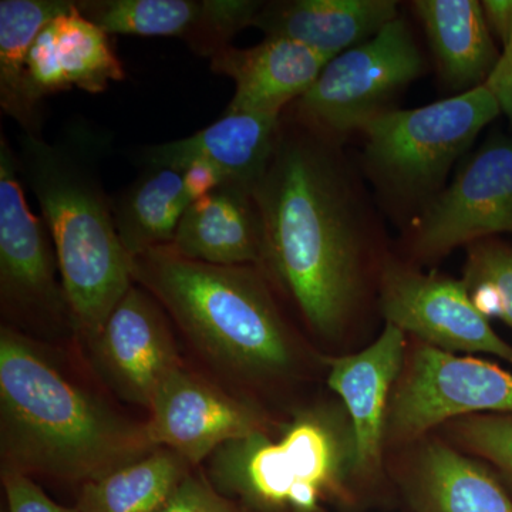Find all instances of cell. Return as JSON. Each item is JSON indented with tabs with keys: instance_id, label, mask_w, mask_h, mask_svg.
Listing matches in <instances>:
<instances>
[{
	"instance_id": "30bf717a",
	"label": "cell",
	"mask_w": 512,
	"mask_h": 512,
	"mask_svg": "<svg viewBox=\"0 0 512 512\" xmlns=\"http://www.w3.org/2000/svg\"><path fill=\"white\" fill-rule=\"evenodd\" d=\"M504 232H512V138L497 136L430 201L417 224L413 254L437 261Z\"/></svg>"
},
{
	"instance_id": "ac0fdd59",
	"label": "cell",
	"mask_w": 512,
	"mask_h": 512,
	"mask_svg": "<svg viewBox=\"0 0 512 512\" xmlns=\"http://www.w3.org/2000/svg\"><path fill=\"white\" fill-rule=\"evenodd\" d=\"M210 60L212 72L235 84L225 113L266 116H282L311 89L330 62L301 43L271 36L247 49L229 46Z\"/></svg>"
},
{
	"instance_id": "3957f363",
	"label": "cell",
	"mask_w": 512,
	"mask_h": 512,
	"mask_svg": "<svg viewBox=\"0 0 512 512\" xmlns=\"http://www.w3.org/2000/svg\"><path fill=\"white\" fill-rule=\"evenodd\" d=\"M131 274L192 348L225 376L254 387L301 376V340L258 266L204 264L165 245L133 258Z\"/></svg>"
},
{
	"instance_id": "5b68a950",
	"label": "cell",
	"mask_w": 512,
	"mask_h": 512,
	"mask_svg": "<svg viewBox=\"0 0 512 512\" xmlns=\"http://www.w3.org/2000/svg\"><path fill=\"white\" fill-rule=\"evenodd\" d=\"M356 476L352 424L340 403L299 410L274 440L258 433L210 457L208 478L251 512H320Z\"/></svg>"
},
{
	"instance_id": "f546056e",
	"label": "cell",
	"mask_w": 512,
	"mask_h": 512,
	"mask_svg": "<svg viewBox=\"0 0 512 512\" xmlns=\"http://www.w3.org/2000/svg\"><path fill=\"white\" fill-rule=\"evenodd\" d=\"M184 187L190 195L191 201L207 197L212 191L224 185V177L217 167L207 161H192L181 171Z\"/></svg>"
},
{
	"instance_id": "1f68e13d",
	"label": "cell",
	"mask_w": 512,
	"mask_h": 512,
	"mask_svg": "<svg viewBox=\"0 0 512 512\" xmlns=\"http://www.w3.org/2000/svg\"><path fill=\"white\" fill-rule=\"evenodd\" d=\"M488 82L493 86L501 113H504L512 124V43L501 52L500 62Z\"/></svg>"
},
{
	"instance_id": "8fae6325",
	"label": "cell",
	"mask_w": 512,
	"mask_h": 512,
	"mask_svg": "<svg viewBox=\"0 0 512 512\" xmlns=\"http://www.w3.org/2000/svg\"><path fill=\"white\" fill-rule=\"evenodd\" d=\"M148 413L154 446L170 448L192 467L231 441L272 433L271 417L258 404L227 392L185 363L165 377Z\"/></svg>"
},
{
	"instance_id": "d4e9b609",
	"label": "cell",
	"mask_w": 512,
	"mask_h": 512,
	"mask_svg": "<svg viewBox=\"0 0 512 512\" xmlns=\"http://www.w3.org/2000/svg\"><path fill=\"white\" fill-rule=\"evenodd\" d=\"M192 466L170 448L157 447L133 463L80 485V512H161Z\"/></svg>"
},
{
	"instance_id": "83f0119b",
	"label": "cell",
	"mask_w": 512,
	"mask_h": 512,
	"mask_svg": "<svg viewBox=\"0 0 512 512\" xmlns=\"http://www.w3.org/2000/svg\"><path fill=\"white\" fill-rule=\"evenodd\" d=\"M161 512H251L220 493L210 478L191 471Z\"/></svg>"
},
{
	"instance_id": "603a6c76",
	"label": "cell",
	"mask_w": 512,
	"mask_h": 512,
	"mask_svg": "<svg viewBox=\"0 0 512 512\" xmlns=\"http://www.w3.org/2000/svg\"><path fill=\"white\" fill-rule=\"evenodd\" d=\"M73 0H2L0 2V107L23 134L43 137V114L28 87L30 47L50 20Z\"/></svg>"
},
{
	"instance_id": "8992f818",
	"label": "cell",
	"mask_w": 512,
	"mask_h": 512,
	"mask_svg": "<svg viewBox=\"0 0 512 512\" xmlns=\"http://www.w3.org/2000/svg\"><path fill=\"white\" fill-rule=\"evenodd\" d=\"M501 114L490 82L413 110H389L362 128L365 158L384 190L406 200L436 197L451 165Z\"/></svg>"
},
{
	"instance_id": "277c9868",
	"label": "cell",
	"mask_w": 512,
	"mask_h": 512,
	"mask_svg": "<svg viewBox=\"0 0 512 512\" xmlns=\"http://www.w3.org/2000/svg\"><path fill=\"white\" fill-rule=\"evenodd\" d=\"M104 146L92 130L74 128L55 143L23 134L18 153L22 183L39 202L55 244L74 333L87 346L134 284L133 259L101 183Z\"/></svg>"
},
{
	"instance_id": "ba28073f",
	"label": "cell",
	"mask_w": 512,
	"mask_h": 512,
	"mask_svg": "<svg viewBox=\"0 0 512 512\" xmlns=\"http://www.w3.org/2000/svg\"><path fill=\"white\" fill-rule=\"evenodd\" d=\"M18 154L0 134V302L12 322L45 332L73 330L55 244L26 201ZM74 332V330H73Z\"/></svg>"
},
{
	"instance_id": "f1b7e54d",
	"label": "cell",
	"mask_w": 512,
	"mask_h": 512,
	"mask_svg": "<svg viewBox=\"0 0 512 512\" xmlns=\"http://www.w3.org/2000/svg\"><path fill=\"white\" fill-rule=\"evenodd\" d=\"M6 512H80L79 508L64 507L53 501L32 477L18 471L2 470Z\"/></svg>"
},
{
	"instance_id": "44dd1931",
	"label": "cell",
	"mask_w": 512,
	"mask_h": 512,
	"mask_svg": "<svg viewBox=\"0 0 512 512\" xmlns=\"http://www.w3.org/2000/svg\"><path fill=\"white\" fill-rule=\"evenodd\" d=\"M413 9L429 37L443 82L454 92L483 86L501 59L477 0H417Z\"/></svg>"
},
{
	"instance_id": "cb8c5ba5",
	"label": "cell",
	"mask_w": 512,
	"mask_h": 512,
	"mask_svg": "<svg viewBox=\"0 0 512 512\" xmlns=\"http://www.w3.org/2000/svg\"><path fill=\"white\" fill-rule=\"evenodd\" d=\"M191 204L180 171L144 167L133 183L111 198L117 235L131 259L170 245Z\"/></svg>"
},
{
	"instance_id": "e0dca14e",
	"label": "cell",
	"mask_w": 512,
	"mask_h": 512,
	"mask_svg": "<svg viewBox=\"0 0 512 512\" xmlns=\"http://www.w3.org/2000/svg\"><path fill=\"white\" fill-rule=\"evenodd\" d=\"M282 116L224 113L211 126L181 140L141 147L136 154L143 167L183 171L192 161L217 167L225 185L254 191L274 156Z\"/></svg>"
},
{
	"instance_id": "2e32d148",
	"label": "cell",
	"mask_w": 512,
	"mask_h": 512,
	"mask_svg": "<svg viewBox=\"0 0 512 512\" xmlns=\"http://www.w3.org/2000/svg\"><path fill=\"white\" fill-rule=\"evenodd\" d=\"M126 77L110 35L84 18L74 5L50 20L30 47L28 87L33 103L79 89L90 94L106 92Z\"/></svg>"
},
{
	"instance_id": "d6986e66",
	"label": "cell",
	"mask_w": 512,
	"mask_h": 512,
	"mask_svg": "<svg viewBox=\"0 0 512 512\" xmlns=\"http://www.w3.org/2000/svg\"><path fill=\"white\" fill-rule=\"evenodd\" d=\"M397 18L393 0H274L262 2L252 26L265 37H285L332 60Z\"/></svg>"
},
{
	"instance_id": "6da1fadb",
	"label": "cell",
	"mask_w": 512,
	"mask_h": 512,
	"mask_svg": "<svg viewBox=\"0 0 512 512\" xmlns=\"http://www.w3.org/2000/svg\"><path fill=\"white\" fill-rule=\"evenodd\" d=\"M262 264L320 339L342 338L363 291V235L333 144L282 114L281 134L255 185Z\"/></svg>"
},
{
	"instance_id": "9a60e30c",
	"label": "cell",
	"mask_w": 512,
	"mask_h": 512,
	"mask_svg": "<svg viewBox=\"0 0 512 512\" xmlns=\"http://www.w3.org/2000/svg\"><path fill=\"white\" fill-rule=\"evenodd\" d=\"M404 353L406 333L386 323L382 335L362 352L329 359L328 386L352 424L356 476L373 477L382 467L387 412L403 372Z\"/></svg>"
},
{
	"instance_id": "7c38bea8",
	"label": "cell",
	"mask_w": 512,
	"mask_h": 512,
	"mask_svg": "<svg viewBox=\"0 0 512 512\" xmlns=\"http://www.w3.org/2000/svg\"><path fill=\"white\" fill-rule=\"evenodd\" d=\"M380 311L386 323L421 343L454 353H484L512 363V346L478 312L463 281L423 274L399 261L380 274Z\"/></svg>"
},
{
	"instance_id": "ffe728a7",
	"label": "cell",
	"mask_w": 512,
	"mask_h": 512,
	"mask_svg": "<svg viewBox=\"0 0 512 512\" xmlns=\"http://www.w3.org/2000/svg\"><path fill=\"white\" fill-rule=\"evenodd\" d=\"M168 247L204 264L261 268L262 229L254 195L224 184L192 202Z\"/></svg>"
},
{
	"instance_id": "4316f807",
	"label": "cell",
	"mask_w": 512,
	"mask_h": 512,
	"mask_svg": "<svg viewBox=\"0 0 512 512\" xmlns=\"http://www.w3.org/2000/svg\"><path fill=\"white\" fill-rule=\"evenodd\" d=\"M450 444L512 481V414H473L444 424Z\"/></svg>"
},
{
	"instance_id": "7402d4cb",
	"label": "cell",
	"mask_w": 512,
	"mask_h": 512,
	"mask_svg": "<svg viewBox=\"0 0 512 512\" xmlns=\"http://www.w3.org/2000/svg\"><path fill=\"white\" fill-rule=\"evenodd\" d=\"M409 474L430 512H512L510 495L478 458L447 441L413 443Z\"/></svg>"
},
{
	"instance_id": "7a4b0ae2",
	"label": "cell",
	"mask_w": 512,
	"mask_h": 512,
	"mask_svg": "<svg viewBox=\"0 0 512 512\" xmlns=\"http://www.w3.org/2000/svg\"><path fill=\"white\" fill-rule=\"evenodd\" d=\"M43 343L0 329L2 470L82 485L153 451L131 419L70 372Z\"/></svg>"
},
{
	"instance_id": "484cf974",
	"label": "cell",
	"mask_w": 512,
	"mask_h": 512,
	"mask_svg": "<svg viewBox=\"0 0 512 512\" xmlns=\"http://www.w3.org/2000/svg\"><path fill=\"white\" fill-rule=\"evenodd\" d=\"M463 282L471 301L485 318L512 328V247L487 238L468 245Z\"/></svg>"
},
{
	"instance_id": "52a82bcc",
	"label": "cell",
	"mask_w": 512,
	"mask_h": 512,
	"mask_svg": "<svg viewBox=\"0 0 512 512\" xmlns=\"http://www.w3.org/2000/svg\"><path fill=\"white\" fill-rule=\"evenodd\" d=\"M423 69L409 26L397 18L372 39L333 57L284 114L333 144L392 110L394 97L419 79Z\"/></svg>"
},
{
	"instance_id": "9c48e42d",
	"label": "cell",
	"mask_w": 512,
	"mask_h": 512,
	"mask_svg": "<svg viewBox=\"0 0 512 512\" xmlns=\"http://www.w3.org/2000/svg\"><path fill=\"white\" fill-rule=\"evenodd\" d=\"M473 414H512V373L420 342L394 387L386 444L412 446L436 427Z\"/></svg>"
},
{
	"instance_id": "4dcf8cb0",
	"label": "cell",
	"mask_w": 512,
	"mask_h": 512,
	"mask_svg": "<svg viewBox=\"0 0 512 512\" xmlns=\"http://www.w3.org/2000/svg\"><path fill=\"white\" fill-rule=\"evenodd\" d=\"M481 6L491 33L507 49L512 43V0H485Z\"/></svg>"
},
{
	"instance_id": "5bb4252c",
	"label": "cell",
	"mask_w": 512,
	"mask_h": 512,
	"mask_svg": "<svg viewBox=\"0 0 512 512\" xmlns=\"http://www.w3.org/2000/svg\"><path fill=\"white\" fill-rule=\"evenodd\" d=\"M84 18L107 35L177 37L212 59L254 22L255 0H74Z\"/></svg>"
},
{
	"instance_id": "4fadbf2b",
	"label": "cell",
	"mask_w": 512,
	"mask_h": 512,
	"mask_svg": "<svg viewBox=\"0 0 512 512\" xmlns=\"http://www.w3.org/2000/svg\"><path fill=\"white\" fill-rule=\"evenodd\" d=\"M170 322L157 299L137 284L114 306L89 348L121 399L148 410L165 377L183 365Z\"/></svg>"
}]
</instances>
